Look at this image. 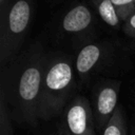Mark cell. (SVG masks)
Listing matches in <instances>:
<instances>
[{
	"instance_id": "obj_12",
	"label": "cell",
	"mask_w": 135,
	"mask_h": 135,
	"mask_svg": "<svg viewBox=\"0 0 135 135\" xmlns=\"http://www.w3.org/2000/svg\"><path fill=\"white\" fill-rule=\"evenodd\" d=\"M122 27L127 35L135 38V12L122 22Z\"/></svg>"
},
{
	"instance_id": "obj_10",
	"label": "cell",
	"mask_w": 135,
	"mask_h": 135,
	"mask_svg": "<svg viewBox=\"0 0 135 135\" xmlns=\"http://www.w3.org/2000/svg\"><path fill=\"white\" fill-rule=\"evenodd\" d=\"M0 135H13V118L2 89L0 92Z\"/></svg>"
},
{
	"instance_id": "obj_8",
	"label": "cell",
	"mask_w": 135,
	"mask_h": 135,
	"mask_svg": "<svg viewBox=\"0 0 135 135\" xmlns=\"http://www.w3.org/2000/svg\"><path fill=\"white\" fill-rule=\"evenodd\" d=\"M94 3L96 5L98 15L102 19V21H104V23H107L109 26L117 27L122 23L111 0H94Z\"/></svg>"
},
{
	"instance_id": "obj_11",
	"label": "cell",
	"mask_w": 135,
	"mask_h": 135,
	"mask_svg": "<svg viewBox=\"0 0 135 135\" xmlns=\"http://www.w3.org/2000/svg\"><path fill=\"white\" fill-rule=\"evenodd\" d=\"M114 4L121 21L123 22L135 12V0H111Z\"/></svg>"
},
{
	"instance_id": "obj_3",
	"label": "cell",
	"mask_w": 135,
	"mask_h": 135,
	"mask_svg": "<svg viewBox=\"0 0 135 135\" xmlns=\"http://www.w3.org/2000/svg\"><path fill=\"white\" fill-rule=\"evenodd\" d=\"M0 13V63L4 66L19 55L34 15V2L6 0Z\"/></svg>"
},
{
	"instance_id": "obj_1",
	"label": "cell",
	"mask_w": 135,
	"mask_h": 135,
	"mask_svg": "<svg viewBox=\"0 0 135 135\" xmlns=\"http://www.w3.org/2000/svg\"><path fill=\"white\" fill-rule=\"evenodd\" d=\"M45 59L46 54L41 43L37 41L9 64L6 78L2 75L1 89L5 93L15 122L35 126L39 119Z\"/></svg>"
},
{
	"instance_id": "obj_4",
	"label": "cell",
	"mask_w": 135,
	"mask_h": 135,
	"mask_svg": "<svg viewBox=\"0 0 135 135\" xmlns=\"http://www.w3.org/2000/svg\"><path fill=\"white\" fill-rule=\"evenodd\" d=\"M95 127L93 109L88 98L76 96L64 109L60 129L66 135H95Z\"/></svg>"
},
{
	"instance_id": "obj_13",
	"label": "cell",
	"mask_w": 135,
	"mask_h": 135,
	"mask_svg": "<svg viewBox=\"0 0 135 135\" xmlns=\"http://www.w3.org/2000/svg\"><path fill=\"white\" fill-rule=\"evenodd\" d=\"M5 1H6V0H0V7H2V6L4 5V3H5Z\"/></svg>"
},
{
	"instance_id": "obj_14",
	"label": "cell",
	"mask_w": 135,
	"mask_h": 135,
	"mask_svg": "<svg viewBox=\"0 0 135 135\" xmlns=\"http://www.w3.org/2000/svg\"><path fill=\"white\" fill-rule=\"evenodd\" d=\"M59 135H66V134H65V133L60 129V130H59Z\"/></svg>"
},
{
	"instance_id": "obj_9",
	"label": "cell",
	"mask_w": 135,
	"mask_h": 135,
	"mask_svg": "<svg viewBox=\"0 0 135 135\" xmlns=\"http://www.w3.org/2000/svg\"><path fill=\"white\" fill-rule=\"evenodd\" d=\"M102 135H127V126L122 109L117 107L113 116L109 119L102 130Z\"/></svg>"
},
{
	"instance_id": "obj_7",
	"label": "cell",
	"mask_w": 135,
	"mask_h": 135,
	"mask_svg": "<svg viewBox=\"0 0 135 135\" xmlns=\"http://www.w3.org/2000/svg\"><path fill=\"white\" fill-rule=\"evenodd\" d=\"M93 23V14L91 9L78 3L65 12L61 19V31L65 34L77 35L85 32Z\"/></svg>"
},
{
	"instance_id": "obj_5",
	"label": "cell",
	"mask_w": 135,
	"mask_h": 135,
	"mask_svg": "<svg viewBox=\"0 0 135 135\" xmlns=\"http://www.w3.org/2000/svg\"><path fill=\"white\" fill-rule=\"evenodd\" d=\"M119 86V81L110 80L102 83L96 90L93 104V113L95 118V126L99 131L101 129L103 130L104 126L117 109Z\"/></svg>"
},
{
	"instance_id": "obj_2",
	"label": "cell",
	"mask_w": 135,
	"mask_h": 135,
	"mask_svg": "<svg viewBox=\"0 0 135 135\" xmlns=\"http://www.w3.org/2000/svg\"><path fill=\"white\" fill-rule=\"evenodd\" d=\"M75 85V74L71 60L62 55H46L41 96L39 119L49 120L58 116L64 109Z\"/></svg>"
},
{
	"instance_id": "obj_6",
	"label": "cell",
	"mask_w": 135,
	"mask_h": 135,
	"mask_svg": "<svg viewBox=\"0 0 135 135\" xmlns=\"http://www.w3.org/2000/svg\"><path fill=\"white\" fill-rule=\"evenodd\" d=\"M107 51L108 46L97 42H92L81 47L75 62V70L81 79H84L102 63Z\"/></svg>"
}]
</instances>
